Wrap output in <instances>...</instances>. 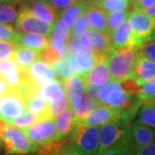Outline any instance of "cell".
Masks as SVG:
<instances>
[{
  "mask_svg": "<svg viewBox=\"0 0 155 155\" xmlns=\"http://www.w3.org/2000/svg\"><path fill=\"white\" fill-rule=\"evenodd\" d=\"M16 26L22 33L37 34L48 37L51 35L54 28V25L37 19L27 6L22 7L17 14Z\"/></svg>",
  "mask_w": 155,
  "mask_h": 155,
  "instance_id": "9c48e42d",
  "label": "cell"
},
{
  "mask_svg": "<svg viewBox=\"0 0 155 155\" xmlns=\"http://www.w3.org/2000/svg\"><path fill=\"white\" fill-rule=\"evenodd\" d=\"M119 1H121V2H124V3H127V4H129V1H130V0H119Z\"/></svg>",
  "mask_w": 155,
  "mask_h": 155,
  "instance_id": "9f6ffc18",
  "label": "cell"
},
{
  "mask_svg": "<svg viewBox=\"0 0 155 155\" xmlns=\"http://www.w3.org/2000/svg\"><path fill=\"white\" fill-rule=\"evenodd\" d=\"M0 76L5 79L10 90H17L22 84V70L13 60H6L0 63Z\"/></svg>",
  "mask_w": 155,
  "mask_h": 155,
  "instance_id": "e0dca14e",
  "label": "cell"
},
{
  "mask_svg": "<svg viewBox=\"0 0 155 155\" xmlns=\"http://www.w3.org/2000/svg\"><path fill=\"white\" fill-rule=\"evenodd\" d=\"M130 133V124L115 121L101 126L99 128V149L97 154L116 144Z\"/></svg>",
  "mask_w": 155,
  "mask_h": 155,
  "instance_id": "ba28073f",
  "label": "cell"
},
{
  "mask_svg": "<svg viewBox=\"0 0 155 155\" xmlns=\"http://www.w3.org/2000/svg\"><path fill=\"white\" fill-rule=\"evenodd\" d=\"M11 59L21 70H27L32 63L39 59V52L21 45H17Z\"/></svg>",
  "mask_w": 155,
  "mask_h": 155,
  "instance_id": "603a6c76",
  "label": "cell"
},
{
  "mask_svg": "<svg viewBox=\"0 0 155 155\" xmlns=\"http://www.w3.org/2000/svg\"><path fill=\"white\" fill-rule=\"evenodd\" d=\"M39 59L41 61L46 62L50 66H52L56 61L61 60V55L57 50L54 49L51 45H49L46 48L39 52Z\"/></svg>",
  "mask_w": 155,
  "mask_h": 155,
  "instance_id": "74e56055",
  "label": "cell"
},
{
  "mask_svg": "<svg viewBox=\"0 0 155 155\" xmlns=\"http://www.w3.org/2000/svg\"><path fill=\"white\" fill-rule=\"evenodd\" d=\"M1 147H2V143H1V141H0V149H1Z\"/></svg>",
  "mask_w": 155,
  "mask_h": 155,
  "instance_id": "91938a15",
  "label": "cell"
},
{
  "mask_svg": "<svg viewBox=\"0 0 155 155\" xmlns=\"http://www.w3.org/2000/svg\"><path fill=\"white\" fill-rule=\"evenodd\" d=\"M129 16V11H116L108 12V32L111 34L126 22Z\"/></svg>",
  "mask_w": 155,
  "mask_h": 155,
  "instance_id": "1f68e13d",
  "label": "cell"
},
{
  "mask_svg": "<svg viewBox=\"0 0 155 155\" xmlns=\"http://www.w3.org/2000/svg\"><path fill=\"white\" fill-rule=\"evenodd\" d=\"M127 20L132 28L134 47L139 49L146 41L151 38L154 26V18L143 11L134 10L129 12Z\"/></svg>",
  "mask_w": 155,
  "mask_h": 155,
  "instance_id": "52a82bcc",
  "label": "cell"
},
{
  "mask_svg": "<svg viewBox=\"0 0 155 155\" xmlns=\"http://www.w3.org/2000/svg\"><path fill=\"white\" fill-rule=\"evenodd\" d=\"M72 35L71 27L63 19H57L54 24V28L51 34V40L58 42H65Z\"/></svg>",
  "mask_w": 155,
  "mask_h": 155,
  "instance_id": "83f0119b",
  "label": "cell"
},
{
  "mask_svg": "<svg viewBox=\"0 0 155 155\" xmlns=\"http://www.w3.org/2000/svg\"><path fill=\"white\" fill-rule=\"evenodd\" d=\"M143 11L144 13L147 14V15L150 16V17L155 18V4H153L152 6H150V7H148V8L144 9V10H142V11Z\"/></svg>",
  "mask_w": 155,
  "mask_h": 155,
  "instance_id": "816d5d0a",
  "label": "cell"
},
{
  "mask_svg": "<svg viewBox=\"0 0 155 155\" xmlns=\"http://www.w3.org/2000/svg\"><path fill=\"white\" fill-rule=\"evenodd\" d=\"M111 39L114 48L117 49H128L135 48L134 42V35L130 23L127 20L114 32H112Z\"/></svg>",
  "mask_w": 155,
  "mask_h": 155,
  "instance_id": "ac0fdd59",
  "label": "cell"
},
{
  "mask_svg": "<svg viewBox=\"0 0 155 155\" xmlns=\"http://www.w3.org/2000/svg\"><path fill=\"white\" fill-rule=\"evenodd\" d=\"M51 67L54 70L57 78L62 81H65L68 78L74 75L68 67L67 60H59L55 63H54Z\"/></svg>",
  "mask_w": 155,
  "mask_h": 155,
  "instance_id": "d590c367",
  "label": "cell"
},
{
  "mask_svg": "<svg viewBox=\"0 0 155 155\" xmlns=\"http://www.w3.org/2000/svg\"><path fill=\"white\" fill-rule=\"evenodd\" d=\"M55 126L58 133V138L65 139L68 137L75 129L78 120L71 107L55 117Z\"/></svg>",
  "mask_w": 155,
  "mask_h": 155,
  "instance_id": "d6986e66",
  "label": "cell"
},
{
  "mask_svg": "<svg viewBox=\"0 0 155 155\" xmlns=\"http://www.w3.org/2000/svg\"><path fill=\"white\" fill-rule=\"evenodd\" d=\"M134 10L142 11L155 4V0H132Z\"/></svg>",
  "mask_w": 155,
  "mask_h": 155,
  "instance_id": "bcb514c9",
  "label": "cell"
},
{
  "mask_svg": "<svg viewBox=\"0 0 155 155\" xmlns=\"http://www.w3.org/2000/svg\"><path fill=\"white\" fill-rule=\"evenodd\" d=\"M68 143L82 155H97L99 149V127L78 123L68 136Z\"/></svg>",
  "mask_w": 155,
  "mask_h": 155,
  "instance_id": "277c9868",
  "label": "cell"
},
{
  "mask_svg": "<svg viewBox=\"0 0 155 155\" xmlns=\"http://www.w3.org/2000/svg\"><path fill=\"white\" fill-rule=\"evenodd\" d=\"M66 44H67V52H68L69 56H75L80 50L83 48L80 44V41H79L78 36L71 35L67 39Z\"/></svg>",
  "mask_w": 155,
  "mask_h": 155,
  "instance_id": "ee69618b",
  "label": "cell"
},
{
  "mask_svg": "<svg viewBox=\"0 0 155 155\" xmlns=\"http://www.w3.org/2000/svg\"><path fill=\"white\" fill-rule=\"evenodd\" d=\"M99 104H100L97 101L92 99L87 95L84 96L81 102L78 105L72 108L74 114H75V116L77 118L78 122H81L85 118H87L89 115L92 112V110Z\"/></svg>",
  "mask_w": 155,
  "mask_h": 155,
  "instance_id": "d4e9b609",
  "label": "cell"
},
{
  "mask_svg": "<svg viewBox=\"0 0 155 155\" xmlns=\"http://www.w3.org/2000/svg\"><path fill=\"white\" fill-rule=\"evenodd\" d=\"M93 5L97 6L101 9H104V11L110 12L116 11H127L129 4L121 2L119 0H101L99 2L93 4Z\"/></svg>",
  "mask_w": 155,
  "mask_h": 155,
  "instance_id": "836d02e7",
  "label": "cell"
},
{
  "mask_svg": "<svg viewBox=\"0 0 155 155\" xmlns=\"http://www.w3.org/2000/svg\"><path fill=\"white\" fill-rule=\"evenodd\" d=\"M16 48L17 44L12 41H0V61L11 59Z\"/></svg>",
  "mask_w": 155,
  "mask_h": 155,
  "instance_id": "60d3db41",
  "label": "cell"
},
{
  "mask_svg": "<svg viewBox=\"0 0 155 155\" xmlns=\"http://www.w3.org/2000/svg\"><path fill=\"white\" fill-rule=\"evenodd\" d=\"M99 103L102 105L124 111L130 122L141 105V102L137 97L130 96L124 91L121 82L113 80L101 87Z\"/></svg>",
  "mask_w": 155,
  "mask_h": 155,
  "instance_id": "6da1fadb",
  "label": "cell"
},
{
  "mask_svg": "<svg viewBox=\"0 0 155 155\" xmlns=\"http://www.w3.org/2000/svg\"><path fill=\"white\" fill-rule=\"evenodd\" d=\"M122 88L124 89L125 91H127L128 94L133 97H136L138 93L139 90L140 88V84L134 78H129L121 82Z\"/></svg>",
  "mask_w": 155,
  "mask_h": 155,
  "instance_id": "7bdbcfd3",
  "label": "cell"
},
{
  "mask_svg": "<svg viewBox=\"0 0 155 155\" xmlns=\"http://www.w3.org/2000/svg\"><path fill=\"white\" fill-rule=\"evenodd\" d=\"M18 31L10 24L0 22V41H8L16 42Z\"/></svg>",
  "mask_w": 155,
  "mask_h": 155,
  "instance_id": "f35d334b",
  "label": "cell"
},
{
  "mask_svg": "<svg viewBox=\"0 0 155 155\" xmlns=\"http://www.w3.org/2000/svg\"><path fill=\"white\" fill-rule=\"evenodd\" d=\"M2 99H3V97L0 96V106H1V103H2Z\"/></svg>",
  "mask_w": 155,
  "mask_h": 155,
  "instance_id": "680465c9",
  "label": "cell"
},
{
  "mask_svg": "<svg viewBox=\"0 0 155 155\" xmlns=\"http://www.w3.org/2000/svg\"><path fill=\"white\" fill-rule=\"evenodd\" d=\"M79 41L83 48L93 53L97 63L107 61L114 50L111 35L108 31L90 29L80 35Z\"/></svg>",
  "mask_w": 155,
  "mask_h": 155,
  "instance_id": "5b68a950",
  "label": "cell"
},
{
  "mask_svg": "<svg viewBox=\"0 0 155 155\" xmlns=\"http://www.w3.org/2000/svg\"><path fill=\"white\" fill-rule=\"evenodd\" d=\"M33 15L41 22L54 25L58 17V11L46 0H32L27 6Z\"/></svg>",
  "mask_w": 155,
  "mask_h": 155,
  "instance_id": "9a60e30c",
  "label": "cell"
},
{
  "mask_svg": "<svg viewBox=\"0 0 155 155\" xmlns=\"http://www.w3.org/2000/svg\"><path fill=\"white\" fill-rule=\"evenodd\" d=\"M101 87L85 84V93L92 99L96 100L99 103V91ZM100 104V103H99Z\"/></svg>",
  "mask_w": 155,
  "mask_h": 155,
  "instance_id": "c3c4849f",
  "label": "cell"
},
{
  "mask_svg": "<svg viewBox=\"0 0 155 155\" xmlns=\"http://www.w3.org/2000/svg\"><path fill=\"white\" fill-rule=\"evenodd\" d=\"M53 155H82L79 153H78L76 150H74L72 147L69 145L68 141L62 147L58 150L56 153H54Z\"/></svg>",
  "mask_w": 155,
  "mask_h": 155,
  "instance_id": "681fc988",
  "label": "cell"
},
{
  "mask_svg": "<svg viewBox=\"0 0 155 155\" xmlns=\"http://www.w3.org/2000/svg\"><path fill=\"white\" fill-rule=\"evenodd\" d=\"M84 1H86L89 5H93V4H95V3L99 2V1H101V0H84Z\"/></svg>",
  "mask_w": 155,
  "mask_h": 155,
  "instance_id": "11a10c76",
  "label": "cell"
},
{
  "mask_svg": "<svg viewBox=\"0 0 155 155\" xmlns=\"http://www.w3.org/2000/svg\"><path fill=\"white\" fill-rule=\"evenodd\" d=\"M75 58L78 66L83 72L84 75L89 71H91L97 64V61L96 60L93 53L84 48L80 50L75 55Z\"/></svg>",
  "mask_w": 155,
  "mask_h": 155,
  "instance_id": "f546056e",
  "label": "cell"
},
{
  "mask_svg": "<svg viewBox=\"0 0 155 155\" xmlns=\"http://www.w3.org/2000/svg\"><path fill=\"white\" fill-rule=\"evenodd\" d=\"M65 91L71 108L78 105L85 93V83L82 76L72 75L64 81Z\"/></svg>",
  "mask_w": 155,
  "mask_h": 155,
  "instance_id": "5bb4252c",
  "label": "cell"
},
{
  "mask_svg": "<svg viewBox=\"0 0 155 155\" xmlns=\"http://www.w3.org/2000/svg\"><path fill=\"white\" fill-rule=\"evenodd\" d=\"M85 13L91 30L108 31V11L90 5Z\"/></svg>",
  "mask_w": 155,
  "mask_h": 155,
  "instance_id": "7402d4cb",
  "label": "cell"
},
{
  "mask_svg": "<svg viewBox=\"0 0 155 155\" xmlns=\"http://www.w3.org/2000/svg\"><path fill=\"white\" fill-rule=\"evenodd\" d=\"M140 85L151 82L155 78V62L141 55H139L134 63L133 77Z\"/></svg>",
  "mask_w": 155,
  "mask_h": 155,
  "instance_id": "4fadbf2b",
  "label": "cell"
},
{
  "mask_svg": "<svg viewBox=\"0 0 155 155\" xmlns=\"http://www.w3.org/2000/svg\"><path fill=\"white\" fill-rule=\"evenodd\" d=\"M139 53L150 61L155 62V41L147 40L139 48Z\"/></svg>",
  "mask_w": 155,
  "mask_h": 155,
  "instance_id": "b9f144b4",
  "label": "cell"
},
{
  "mask_svg": "<svg viewBox=\"0 0 155 155\" xmlns=\"http://www.w3.org/2000/svg\"><path fill=\"white\" fill-rule=\"evenodd\" d=\"M130 1H132V0H130Z\"/></svg>",
  "mask_w": 155,
  "mask_h": 155,
  "instance_id": "6125c7cd",
  "label": "cell"
},
{
  "mask_svg": "<svg viewBox=\"0 0 155 155\" xmlns=\"http://www.w3.org/2000/svg\"><path fill=\"white\" fill-rule=\"evenodd\" d=\"M134 155H155V142L136 148Z\"/></svg>",
  "mask_w": 155,
  "mask_h": 155,
  "instance_id": "7dc6e473",
  "label": "cell"
},
{
  "mask_svg": "<svg viewBox=\"0 0 155 155\" xmlns=\"http://www.w3.org/2000/svg\"><path fill=\"white\" fill-rule=\"evenodd\" d=\"M28 111L21 94L17 90H10L2 99L0 106V120L9 122Z\"/></svg>",
  "mask_w": 155,
  "mask_h": 155,
  "instance_id": "30bf717a",
  "label": "cell"
},
{
  "mask_svg": "<svg viewBox=\"0 0 155 155\" xmlns=\"http://www.w3.org/2000/svg\"><path fill=\"white\" fill-rule=\"evenodd\" d=\"M65 91L64 81H62L59 78L42 84L39 86L40 94L45 99L48 100V101L55 93L59 91Z\"/></svg>",
  "mask_w": 155,
  "mask_h": 155,
  "instance_id": "4dcf8cb0",
  "label": "cell"
},
{
  "mask_svg": "<svg viewBox=\"0 0 155 155\" xmlns=\"http://www.w3.org/2000/svg\"><path fill=\"white\" fill-rule=\"evenodd\" d=\"M0 141L7 154L24 155L36 153L37 145L31 140L25 132L0 120Z\"/></svg>",
  "mask_w": 155,
  "mask_h": 155,
  "instance_id": "7a4b0ae2",
  "label": "cell"
},
{
  "mask_svg": "<svg viewBox=\"0 0 155 155\" xmlns=\"http://www.w3.org/2000/svg\"><path fill=\"white\" fill-rule=\"evenodd\" d=\"M134 150L135 148L132 143L129 133L122 140L97 155H134Z\"/></svg>",
  "mask_w": 155,
  "mask_h": 155,
  "instance_id": "484cf974",
  "label": "cell"
},
{
  "mask_svg": "<svg viewBox=\"0 0 155 155\" xmlns=\"http://www.w3.org/2000/svg\"><path fill=\"white\" fill-rule=\"evenodd\" d=\"M138 55L139 49L137 48H114L107 59V65L112 80L122 82L133 77L134 67Z\"/></svg>",
  "mask_w": 155,
  "mask_h": 155,
  "instance_id": "3957f363",
  "label": "cell"
},
{
  "mask_svg": "<svg viewBox=\"0 0 155 155\" xmlns=\"http://www.w3.org/2000/svg\"><path fill=\"white\" fill-rule=\"evenodd\" d=\"M90 28L91 27H90V23L88 22V18L86 16V13L84 12L72 27V35L80 36L85 31L90 30Z\"/></svg>",
  "mask_w": 155,
  "mask_h": 155,
  "instance_id": "ab89813d",
  "label": "cell"
},
{
  "mask_svg": "<svg viewBox=\"0 0 155 155\" xmlns=\"http://www.w3.org/2000/svg\"><path fill=\"white\" fill-rule=\"evenodd\" d=\"M17 12L16 8L11 5H0V22L11 23L16 22Z\"/></svg>",
  "mask_w": 155,
  "mask_h": 155,
  "instance_id": "8d00e7d4",
  "label": "cell"
},
{
  "mask_svg": "<svg viewBox=\"0 0 155 155\" xmlns=\"http://www.w3.org/2000/svg\"><path fill=\"white\" fill-rule=\"evenodd\" d=\"M85 84L102 87L110 80V72L107 61L97 63L91 71L82 76Z\"/></svg>",
  "mask_w": 155,
  "mask_h": 155,
  "instance_id": "ffe728a7",
  "label": "cell"
},
{
  "mask_svg": "<svg viewBox=\"0 0 155 155\" xmlns=\"http://www.w3.org/2000/svg\"><path fill=\"white\" fill-rule=\"evenodd\" d=\"M136 122L155 128V103L145 104L139 109L138 119Z\"/></svg>",
  "mask_w": 155,
  "mask_h": 155,
  "instance_id": "f1b7e54d",
  "label": "cell"
},
{
  "mask_svg": "<svg viewBox=\"0 0 155 155\" xmlns=\"http://www.w3.org/2000/svg\"><path fill=\"white\" fill-rule=\"evenodd\" d=\"M136 97L144 104L155 103V85L152 82L140 85Z\"/></svg>",
  "mask_w": 155,
  "mask_h": 155,
  "instance_id": "d6a6232c",
  "label": "cell"
},
{
  "mask_svg": "<svg viewBox=\"0 0 155 155\" xmlns=\"http://www.w3.org/2000/svg\"><path fill=\"white\" fill-rule=\"evenodd\" d=\"M130 137L136 149L155 142V129L134 122L130 126Z\"/></svg>",
  "mask_w": 155,
  "mask_h": 155,
  "instance_id": "2e32d148",
  "label": "cell"
},
{
  "mask_svg": "<svg viewBox=\"0 0 155 155\" xmlns=\"http://www.w3.org/2000/svg\"><path fill=\"white\" fill-rule=\"evenodd\" d=\"M10 91L9 85L6 83L5 79L2 76H0V96L4 97Z\"/></svg>",
  "mask_w": 155,
  "mask_h": 155,
  "instance_id": "f907efd6",
  "label": "cell"
},
{
  "mask_svg": "<svg viewBox=\"0 0 155 155\" xmlns=\"http://www.w3.org/2000/svg\"><path fill=\"white\" fill-rule=\"evenodd\" d=\"M151 82H152V83L153 84H154V85H155V78H153V80H152V81H151Z\"/></svg>",
  "mask_w": 155,
  "mask_h": 155,
  "instance_id": "6f0895ef",
  "label": "cell"
},
{
  "mask_svg": "<svg viewBox=\"0 0 155 155\" xmlns=\"http://www.w3.org/2000/svg\"><path fill=\"white\" fill-rule=\"evenodd\" d=\"M151 40L155 41V18H154V26H153V33H152V36H151Z\"/></svg>",
  "mask_w": 155,
  "mask_h": 155,
  "instance_id": "db71d44e",
  "label": "cell"
},
{
  "mask_svg": "<svg viewBox=\"0 0 155 155\" xmlns=\"http://www.w3.org/2000/svg\"><path fill=\"white\" fill-rule=\"evenodd\" d=\"M49 104L50 112L54 118L66 110L69 107H71L65 91H59L54 95L50 98Z\"/></svg>",
  "mask_w": 155,
  "mask_h": 155,
  "instance_id": "4316f807",
  "label": "cell"
},
{
  "mask_svg": "<svg viewBox=\"0 0 155 155\" xmlns=\"http://www.w3.org/2000/svg\"><path fill=\"white\" fill-rule=\"evenodd\" d=\"M26 72L28 78L38 85L58 78L53 67L41 60L32 63L26 70Z\"/></svg>",
  "mask_w": 155,
  "mask_h": 155,
  "instance_id": "7c38bea8",
  "label": "cell"
},
{
  "mask_svg": "<svg viewBox=\"0 0 155 155\" xmlns=\"http://www.w3.org/2000/svg\"><path fill=\"white\" fill-rule=\"evenodd\" d=\"M88 3L84 0H79L78 3L66 8L61 12V18L63 19L67 24L72 27L77 20L87 11L89 7Z\"/></svg>",
  "mask_w": 155,
  "mask_h": 155,
  "instance_id": "cb8c5ba5",
  "label": "cell"
},
{
  "mask_svg": "<svg viewBox=\"0 0 155 155\" xmlns=\"http://www.w3.org/2000/svg\"><path fill=\"white\" fill-rule=\"evenodd\" d=\"M37 121H38L37 117L28 110L26 111L23 115L18 116L17 118L12 119V120H11L10 122H7V123L22 129V128H25V127L32 125V124H34L35 122H36Z\"/></svg>",
  "mask_w": 155,
  "mask_h": 155,
  "instance_id": "e575fe53",
  "label": "cell"
},
{
  "mask_svg": "<svg viewBox=\"0 0 155 155\" xmlns=\"http://www.w3.org/2000/svg\"><path fill=\"white\" fill-rule=\"evenodd\" d=\"M15 43L40 52L49 46L50 38L41 35L22 33L18 31V35Z\"/></svg>",
  "mask_w": 155,
  "mask_h": 155,
  "instance_id": "44dd1931",
  "label": "cell"
},
{
  "mask_svg": "<svg viewBox=\"0 0 155 155\" xmlns=\"http://www.w3.org/2000/svg\"><path fill=\"white\" fill-rule=\"evenodd\" d=\"M7 155H17V154H7Z\"/></svg>",
  "mask_w": 155,
  "mask_h": 155,
  "instance_id": "94428289",
  "label": "cell"
},
{
  "mask_svg": "<svg viewBox=\"0 0 155 155\" xmlns=\"http://www.w3.org/2000/svg\"><path fill=\"white\" fill-rule=\"evenodd\" d=\"M22 130L38 147L48 146L59 140L54 119L40 120L28 127L22 128Z\"/></svg>",
  "mask_w": 155,
  "mask_h": 155,
  "instance_id": "8992f818",
  "label": "cell"
},
{
  "mask_svg": "<svg viewBox=\"0 0 155 155\" xmlns=\"http://www.w3.org/2000/svg\"><path fill=\"white\" fill-rule=\"evenodd\" d=\"M48 3H49L53 7H54L56 10L66 9L69 6L78 3L79 0H46Z\"/></svg>",
  "mask_w": 155,
  "mask_h": 155,
  "instance_id": "f6af8a7d",
  "label": "cell"
},
{
  "mask_svg": "<svg viewBox=\"0 0 155 155\" xmlns=\"http://www.w3.org/2000/svg\"><path fill=\"white\" fill-rule=\"evenodd\" d=\"M122 111L115 108L99 104L95 108L87 118L78 123L95 127L103 126L109 122L122 121Z\"/></svg>",
  "mask_w": 155,
  "mask_h": 155,
  "instance_id": "8fae6325",
  "label": "cell"
},
{
  "mask_svg": "<svg viewBox=\"0 0 155 155\" xmlns=\"http://www.w3.org/2000/svg\"><path fill=\"white\" fill-rule=\"evenodd\" d=\"M19 0H0V5H12L16 4Z\"/></svg>",
  "mask_w": 155,
  "mask_h": 155,
  "instance_id": "f5cc1de1",
  "label": "cell"
}]
</instances>
